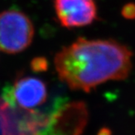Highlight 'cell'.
Returning <instances> with one entry per match:
<instances>
[{"instance_id":"cell-1","label":"cell","mask_w":135,"mask_h":135,"mask_svg":"<svg viewBox=\"0 0 135 135\" xmlns=\"http://www.w3.org/2000/svg\"><path fill=\"white\" fill-rule=\"evenodd\" d=\"M133 52L114 39L79 37L57 52L58 76L73 90L90 92L109 81L126 79L132 70Z\"/></svg>"},{"instance_id":"cell-2","label":"cell","mask_w":135,"mask_h":135,"mask_svg":"<svg viewBox=\"0 0 135 135\" xmlns=\"http://www.w3.org/2000/svg\"><path fill=\"white\" fill-rule=\"evenodd\" d=\"M34 37L33 22L16 9L0 13V50L7 54L20 53L30 46Z\"/></svg>"},{"instance_id":"cell-3","label":"cell","mask_w":135,"mask_h":135,"mask_svg":"<svg viewBox=\"0 0 135 135\" xmlns=\"http://www.w3.org/2000/svg\"><path fill=\"white\" fill-rule=\"evenodd\" d=\"M87 119L88 111L83 102L69 103L49 115L36 135H81Z\"/></svg>"},{"instance_id":"cell-4","label":"cell","mask_w":135,"mask_h":135,"mask_svg":"<svg viewBox=\"0 0 135 135\" xmlns=\"http://www.w3.org/2000/svg\"><path fill=\"white\" fill-rule=\"evenodd\" d=\"M46 115L36 110L13 107L0 97V131L2 135H36L46 124Z\"/></svg>"},{"instance_id":"cell-5","label":"cell","mask_w":135,"mask_h":135,"mask_svg":"<svg viewBox=\"0 0 135 135\" xmlns=\"http://www.w3.org/2000/svg\"><path fill=\"white\" fill-rule=\"evenodd\" d=\"M44 81L32 76H18L12 85L3 90V99L9 104L25 110H35L47 99Z\"/></svg>"},{"instance_id":"cell-6","label":"cell","mask_w":135,"mask_h":135,"mask_svg":"<svg viewBox=\"0 0 135 135\" xmlns=\"http://www.w3.org/2000/svg\"><path fill=\"white\" fill-rule=\"evenodd\" d=\"M60 25L67 28L91 25L98 18L94 0H54Z\"/></svg>"},{"instance_id":"cell-7","label":"cell","mask_w":135,"mask_h":135,"mask_svg":"<svg viewBox=\"0 0 135 135\" xmlns=\"http://www.w3.org/2000/svg\"><path fill=\"white\" fill-rule=\"evenodd\" d=\"M31 68L34 72H43L46 71L48 68V64L45 58L37 57L34 58L31 62Z\"/></svg>"},{"instance_id":"cell-8","label":"cell","mask_w":135,"mask_h":135,"mask_svg":"<svg viewBox=\"0 0 135 135\" xmlns=\"http://www.w3.org/2000/svg\"><path fill=\"white\" fill-rule=\"evenodd\" d=\"M121 14L125 19L129 20L135 19V3L125 4L121 10Z\"/></svg>"},{"instance_id":"cell-9","label":"cell","mask_w":135,"mask_h":135,"mask_svg":"<svg viewBox=\"0 0 135 135\" xmlns=\"http://www.w3.org/2000/svg\"><path fill=\"white\" fill-rule=\"evenodd\" d=\"M98 135H112V132L108 129H102L101 130H99Z\"/></svg>"}]
</instances>
